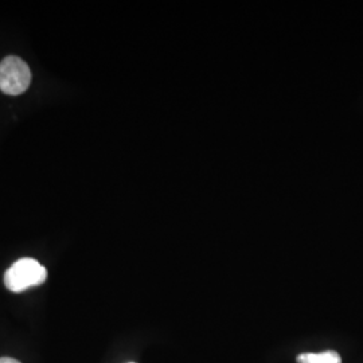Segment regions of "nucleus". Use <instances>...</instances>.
I'll list each match as a JSON object with an SVG mask.
<instances>
[{"label": "nucleus", "mask_w": 363, "mask_h": 363, "mask_svg": "<svg viewBox=\"0 0 363 363\" xmlns=\"http://www.w3.org/2000/svg\"><path fill=\"white\" fill-rule=\"evenodd\" d=\"M48 279L46 268L37 259H18L4 273V286L15 294L23 292L31 286H40Z\"/></svg>", "instance_id": "obj_1"}, {"label": "nucleus", "mask_w": 363, "mask_h": 363, "mask_svg": "<svg viewBox=\"0 0 363 363\" xmlns=\"http://www.w3.org/2000/svg\"><path fill=\"white\" fill-rule=\"evenodd\" d=\"M31 70L26 62L15 55L6 57L0 62V91L10 96H19L31 84Z\"/></svg>", "instance_id": "obj_2"}, {"label": "nucleus", "mask_w": 363, "mask_h": 363, "mask_svg": "<svg viewBox=\"0 0 363 363\" xmlns=\"http://www.w3.org/2000/svg\"><path fill=\"white\" fill-rule=\"evenodd\" d=\"M298 363H342L340 355L337 351L328 350L323 352H306L298 357Z\"/></svg>", "instance_id": "obj_3"}, {"label": "nucleus", "mask_w": 363, "mask_h": 363, "mask_svg": "<svg viewBox=\"0 0 363 363\" xmlns=\"http://www.w3.org/2000/svg\"><path fill=\"white\" fill-rule=\"evenodd\" d=\"M0 363H21L19 361H16V359H13V358H7V357H4V358H0Z\"/></svg>", "instance_id": "obj_4"}]
</instances>
